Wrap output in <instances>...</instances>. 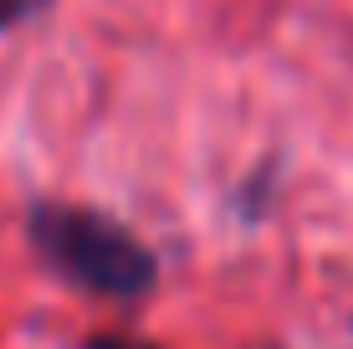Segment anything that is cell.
<instances>
[{"instance_id": "3", "label": "cell", "mask_w": 353, "mask_h": 349, "mask_svg": "<svg viewBox=\"0 0 353 349\" xmlns=\"http://www.w3.org/2000/svg\"><path fill=\"white\" fill-rule=\"evenodd\" d=\"M88 349H154V344H139V339H113V334H103V339H88Z\"/></svg>"}, {"instance_id": "1", "label": "cell", "mask_w": 353, "mask_h": 349, "mask_svg": "<svg viewBox=\"0 0 353 349\" xmlns=\"http://www.w3.org/2000/svg\"><path fill=\"white\" fill-rule=\"evenodd\" d=\"M31 247L62 272L67 283L88 287V293H103V298H149L154 283H159V262L154 252L118 226L113 216H97V211H82V206H31Z\"/></svg>"}, {"instance_id": "2", "label": "cell", "mask_w": 353, "mask_h": 349, "mask_svg": "<svg viewBox=\"0 0 353 349\" xmlns=\"http://www.w3.org/2000/svg\"><path fill=\"white\" fill-rule=\"evenodd\" d=\"M46 6H52V0H0V36L26 26V21H36Z\"/></svg>"}]
</instances>
